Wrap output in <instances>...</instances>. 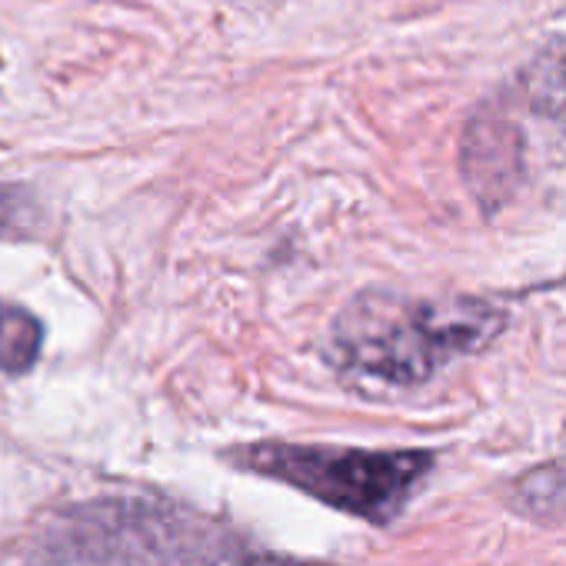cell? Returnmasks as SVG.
<instances>
[{
    "label": "cell",
    "mask_w": 566,
    "mask_h": 566,
    "mask_svg": "<svg viewBox=\"0 0 566 566\" xmlns=\"http://www.w3.org/2000/svg\"><path fill=\"white\" fill-rule=\"evenodd\" d=\"M506 317L486 301H420L364 294L344 307L331 334V360L354 380L417 387L457 357L496 340Z\"/></svg>",
    "instance_id": "cell-1"
},
{
    "label": "cell",
    "mask_w": 566,
    "mask_h": 566,
    "mask_svg": "<svg viewBox=\"0 0 566 566\" xmlns=\"http://www.w3.org/2000/svg\"><path fill=\"white\" fill-rule=\"evenodd\" d=\"M230 460L247 473L280 480L374 526L394 523L437 463L430 450H357L311 443H250L233 450Z\"/></svg>",
    "instance_id": "cell-2"
},
{
    "label": "cell",
    "mask_w": 566,
    "mask_h": 566,
    "mask_svg": "<svg viewBox=\"0 0 566 566\" xmlns=\"http://www.w3.org/2000/svg\"><path fill=\"white\" fill-rule=\"evenodd\" d=\"M523 140L510 120L500 114H476L463 134V177L480 203L500 207L520 184Z\"/></svg>",
    "instance_id": "cell-3"
},
{
    "label": "cell",
    "mask_w": 566,
    "mask_h": 566,
    "mask_svg": "<svg viewBox=\"0 0 566 566\" xmlns=\"http://www.w3.org/2000/svg\"><path fill=\"white\" fill-rule=\"evenodd\" d=\"M41 340H44V331L38 317L18 307L0 311V370L4 374L31 370L41 354Z\"/></svg>",
    "instance_id": "cell-4"
},
{
    "label": "cell",
    "mask_w": 566,
    "mask_h": 566,
    "mask_svg": "<svg viewBox=\"0 0 566 566\" xmlns=\"http://www.w3.org/2000/svg\"><path fill=\"white\" fill-rule=\"evenodd\" d=\"M526 94L539 107V114L566 117V54L546 51L526 71Z\"/></svg>",
    "instance_id": "cell-5"
},
{
    "label": "cell",
    "mask_w": 566,
    "mask_h": 566,
    "mask_svg": "<svg viewBox=\"0 0 566 566\" xmlns=\"http://www.w3.org/2000/svg\"><path fill=\"white\" fill-rule=\"evenodd\" d=\"M247 566H334V563H317V559H291V556H253Z\"/></svg>",
    "instance_id": "cell-6"
},
{
    "label": "cell",
    "mask_w": 566,
    "mask_h": 566,
    "mask_svg": "<svg viewBox=\"0 0 566 566\" xmlns=\"http://www.w3.org/2000/svg\"><path fill=\"white\" fill-rule=\"evenodd\" d=\"M0 311H4V307H0Z\"/></svg>",
    "instance_id": "cell-7"
}]
</instances>
